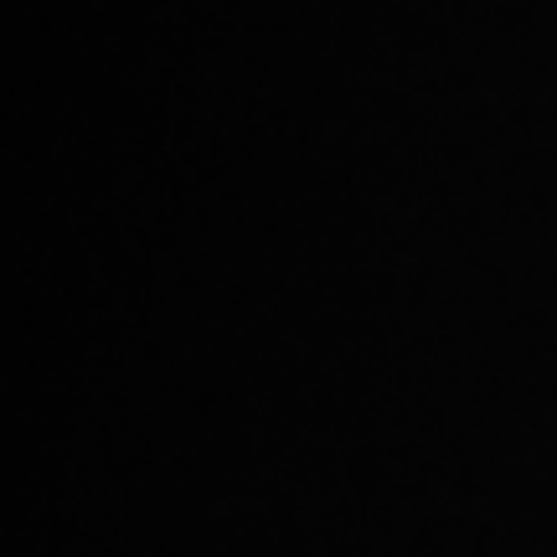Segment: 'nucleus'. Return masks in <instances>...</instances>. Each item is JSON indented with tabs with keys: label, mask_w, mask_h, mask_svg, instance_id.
I'll use <instances>...</instances> for the list:
<instances>
[]
</instances>
